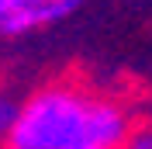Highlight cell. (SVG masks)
Segmentation results:
<instances>
[{
    "instance_id": "2",
    "label": "cell",
    "mask_w": 152,
    "mask_h": 149,
    "mask_svg": "<svg viewBox=\"0 0 152 149\" xmlns=\"http://www.w3.org/2000/svg\"><path fill=\"white\" fill-rule=\"evenodd\" d=\"M83 0H0V35H24L69 18Z\"/></svg>"
},
{
    "instance_id": "4",
    "label": "cell",
    "mask_w": 152,
    "mask_h": 149,
    "mask_svg": "<svg viewBox=\"0 0 152 149\" xmlns=\"http://www.w3.org/2000/svg\"><path fill=\"white\" fill-rule=\"evenodd\" d=\"M132 149H152V142H149V135H138V139L132 142Z\"/></svg>"
},
{
    "instance_id": "1",
    "label": "cell",
    "mask_w": 152,
    "mask_h": 149,
    "mask_svg": "<svg viewBox=\"0 0 152 149\" xmlns=\"http://www.w3.org/2000/svg\"><path fill=\"white\" fill-rule=\"evenodd\" d=\"M124 132V114L114 104L48 90L14 111L7 135L14 149H111Z\"/></svg>"
},
{
    "instance_id": "3",
    "label": "cell",
    "mask_w": 152,
    "mask_h": 149,
    "mask_svg": "<svg viewBox=\"0 0 152 149\" xmlns=\"http://www.w3.org/2000/svg\"><path fill=\"white\" fill-rule=\"evenodd\" d=\"M14 111H18V108H14L10 101H0V135H7V132H10V121H14Z\"/></svg>"
}]
</instances>
